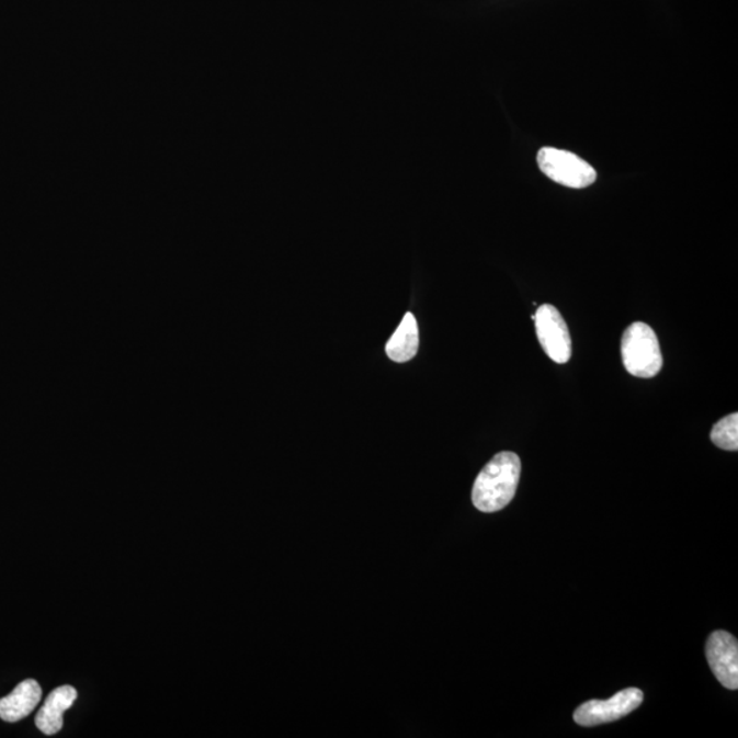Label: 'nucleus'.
Returning <instances> with one entry per match:
<instances>
[{"label": "nucleus", "mask_w": 738, "mask_h": 738, "mask_svg": "<svg viewBox=\"0 0 738 738\" xmlns=\"http://www.w3.org/2000/svg\"><path fill=\"white\" fill-rule=\"evenodd\" d=\"M521 462L518 454L502 452L488 463L476 477L472 501L482 513L507 508L518 491Z\"/></svg>", "instance_id": "f257e3e1"}, {"label": "nucleus", "mask_w": 738, "mask_h": 738, "mask_svg": "<svg viewBox=\"0 0 738 738\" xmlns=\"http://www.w3.org/2000/svg\"><path fill=\"white\" fill-rule=\"evenodd\" d=\"M621 354L626 371L636 377L649 379L662 370L663 357L655 331L637 321L625 330L621 341Z\"/></svg>", "instance_id": "f03ea898"}, {"label": "nucleus", "mask_w": 738, "mask_h": 738, "mask_svg": "<svg viewBox=\"0 0 738 738\" xmlns=\"http://www.w3.org/2000/svg\"><path fill=\"white\" fill-rule=\"evenodd\" d=\"M543 174L559 185L584 189L597 181V171L586 160L564 149L545 147L537 154Z\"/></svg>", "instance_id": "7ed1b4c3"}, {"label": "nucleus", "mask_w": 738, "mask_h": 738, "mask_svg": "<svg viewBox=\"0 0 738 738\" xmlns=\"http://www.w3.org/2000/svg\"><path fill=\"white\" fill-rule=\"evenodd\" d=\"M643 692L637 688H628L608 699V701H590L581 704L576 709L574 718L575 723L580 726H598L602 724L614 723L621 718L626 717L637 707L642 706Z\"/></svg>", "instance_id": "20e7f679"}, {"label": "nucleus", "mask_w": 738, "mask_h": 738, "mask_svg": "<svg viewBox=\"0 0 738 738\" xmlns=\"http://www.w3.org/2000/svg\"><path fill=\"white\" fill-rule=\"evenodd\" d=\"M535 329L543 351L554 363L565 364L571 357V340L568 325L559 310L550 304L536 310Z\"/></svg>", "instance_id": "39448f33"}, {"label": "nucleus", "mask_w": 738, "mask_h": 738, "mask_svg": "<svg viewBox=\"0 0 738 738\" xmlns=\"http://www.w3.org/2000/svg\"><path fill=\"white\" fill-rule=\"evenodd\" d=\"M707 660L717 680L728 690L738 688V643L728 632H714L708 637Z\"/></svg>", "instance_id": "423d86ee"}, {"label": "nucleus", "mask_w": 738, "mask_h": 738, "mask_svg": "<svg viewBox=\"0 0 738 738\" xmlns=\"http://www.w3.org/2000/svg\"><path fill=\"white\" fill-rule=\"evenodd\" d=\"M77 701L76 688L64 685L49 693L43 707L36 715V726L42 734L54 736L64 728V714L73 706Z\"/></svg>", "instance_id": "0eeeda50"}, {"label": "nucleus", "mask_w": 738, "mask_h": 738, "mask_svg": "<svg viewBox=\"0 0 738 738\" xmlns=\"http://www.w3.org/2000/svg\"><path fill=\"white\" fill-rule=\"evenodd\" d=\"M42 686L35 680H25L14 688L9 696L0 699V719L4 723H19L42 701Z\"/></svg>", "instance_id": "6e6552de"}, {"label": "nucleus", "mask_w": 738, "mask_h": 738, "mask_svg": "<svg viewBox=\"0 0 738 738\" xmlns=\"http://www.w3.org/2000/svg\"><path fill=\"white\" fill-rule=\"evenodd\" d=\"M419 351V327L413 314L404 316L398 329L386 345L387 356L396 363H407Z\"/></svg>", "instance_id": "1a4fd4ad"}, {"label": "nucleus", "mask_w": 738, "mask_h": 738, "mask_svg": "<svg viewBox=\"0 0 738 738\" xmlns=\"http://www.w3.org/2000/svg\"><path fill=\"white\" fill-rule=\"evenodd\" d=\"M715 446L728 452L738 451V415L731 413L719 420L712 431Z\"/></svg>", "instance_id": "9d476101"}]
</instances>
